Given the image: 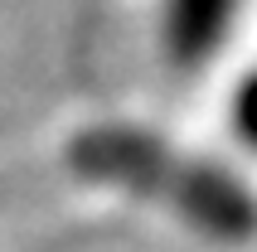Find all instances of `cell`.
I'll return each mask as SVG.
<instances>
[{"label": "cell", "instance_id": "1", "mask_svg": "<svg viewBox=\"0 0 257 252\" xmlns=\"http://www.w3.org/2000/svg\"><path fill=\"white\" fill-rule=\"evenodd\" d=\"M180 155L156 136V131H141V126H87L83 136L68 146V165L92 184H107V189H126V194H146V199H165V184H170V170Z\"/></svg>", "mask_w": 257, "mask_h": 252}, {"label": "cell", "instance_id": "2", "mask_svg": "<svg viewBox=\"0 0 257 252\" xmlns=\"http://www.w3.org/2000/svg\"><path fill=\"white\" fill-rule=\"evenodd\" d=\"M160 204H170V209L180 213L194 233H204V238H218V242L257 238V194L228 165L180 155Z\"/></svg>", "mask_w": 257, "mask_h": 252}, {"label": "cell", "instance_id": "3", "mask_svg": "<svg viewBox=\"0 0 257 252\" xmlns=\"http://www.w3.org/2000/svg\"><path fill=\"white\" fill-rule=\"evenodd\" d=\"M243 15V0H160V44L175 68H204L223 44L233 39V25Z\"/></svg>", "mask_w": 257, "mask_h": 252}, {"label": "cell", "instance_id": "4", "mask_svg": "<svg viewBox=\"0 0 257 252\" xmlns=\"http://www.w3.org/2000/svg\"><path fill=\"white\" fill-rule=\"evenodd\" d=\"M228 126H233V136L257 155V68H247L243 78H238V87H233V97H228Z\"/></svg>", "mask_w": 257, "mask_h": 252}]
</instances>
